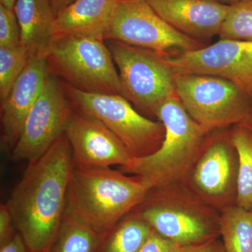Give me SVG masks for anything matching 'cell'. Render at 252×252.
Returning a JSON list of instances; mask_svg holds the SVG:
<instances>
[{
    "instance_id": "cell-22",
    "label": "cell",
    "mask_w": 252,
    "mask_h": 252,
    "mask_svg": "<svg viewBox=\"0 0 252 252\" xmlns=\"http://www.w3.org/2000/svg\"><path fill=\"white\" fill-rule=\"evenodd\" d=\"M31 56L23 46H0V102L9 94L11 88L27 65Z\"/></svg>"
},
{
    "instance_id": "cell-31",
    "label": "cell",
    "mask_w": 252,
    "mask_h": 252,
    "mask_svg": "<svg viewBox=\"0 0 252 252\" xmlns=\"http://www.w3.org/2000/svg\"><path fill=\"white\" fill-rule=\"evenodd\" d=\"M240 124L246 126L250 130L252 131V110L250 114H249L248 117Z\"/></svg>"
},
{
    "instance_id": "cell-12",
    "label": "cell",
    "mask_w": 252,
    "mask_h": 252,
    "mask_svg": "<svg viewBox=\"0 0 252 252\" xmlns=\"http://www.w3.org/2000/svg\"><path fill=\"white\" fill-rule=\"evenodd\" d=\"M164 58L176 74L223 78L252 99V41L220 39L211 46Z\"/></svg>"
},
{
    "instance_id": "cell-7",
    "label": "cell",
    "mask_w": 252,
    "mask_h": 252,
    "mask_svg": "<svg viewBox=\"0 0 252 252\" xmlns=\"http://www.w3.org/2000/svg\"><path fill=\"white\" fill-rule=\"evenodd\" d=\"M176 94L194 120L207 130L240 124L252 99L234 83L207 74H176Z\"/></svg>"
},
{
    "instance_id": "cell-14",
    "label": "cell",
    "mask_w": 252,
    "mask_h": 252,
    "mask_svg": "<svg viewBox=\"0 0 252 252\" xmlns=\"http://www.w3.org/2000/svg\"><path fill=\"white\" fill-rule=\"evenodd\" d=\"M49 75L45 56H32L7 97L1 102V140L5 147L14 148Z\"/></svg>"
},
{
    "instance_id": "cell-26",
    "label": "cell",
    "mask_w": 252,
    "mask_h": 252,
    "mask_svg": "<svg viewBox=\"0 0 252 252\" xmlns=\"http://www.w3.org/2000/svg\"><path fill=\"white\" fill-rule=\"evenodd\" d=\"M12 216L6 204L0 207V246L9 241L16 234Z\"/></svg>"
},
{
    "instance_id": "cell-11",
    "label": "cell",
    "mask_w": 252,
    "mask_h": 252,
    "mask_svg": "<svg viewBox=\"0 0 252 252\" xmlns=\"http://www.w3.org/2000/svg\"><path fill=\"white\" fill-rule=\"evenodd\" d=\"M74 112L63 81L49 73L12 149L13 160L29 162L44 154L64 133Z\"/></svg>"
},
{
    "instance_id": "cell-24",
    "label": "cell",
    "mask_w": 252,
    "mask_h": 252,
    "mask_svg": "<svg viewBox=\"0 0 252 252\" xmlns=\"http://www.w3.org/2000/svg\"><path fill=\"white\" fill-rule=\"evenodd\" d=\"M21 46V30L14 10L0 4V46Z\"/></svg>"
},
{
    "instance_id": "cell-32",
    "label": "cell",
    "mask_w": 252,
    "mask_h": 252,
    "mask_svg": "<svg viewBox=\"0 0 252 252\" xmlns=\"http://www.w3.org/2000/svg\"><path fill=\"white\" fill-rule=\"evenodd\" d=\"M216 1H220L221 3H224V4H233L235 3L240 2V1H245V0H216Z\"/></svg>"
},
{
    "instance_id": "cell-27",
    "label": "cell",
    "mask_w": 252,
    "mask_h": 252,
    "mask_svg": "<svg viewBox=\"0 0 252 252\" xmlns=\"http://www.w3.org/2000/svg\"><path fill=\"white\" fill-rule=\"evenodd\" d=\"M183 252H225L220 239H213L205 243L184 247Z\"/></svg>"
},
{
    "instance_id": "cell-10",
    "label": "cell",
    "mask_w": 252,
    "mask_h": 252,
    "mask_svg": "<svg viewBox=\"0 0 252 252\" xmlns=\"http://www.w3.org/2000/svg\"><path fill=\"white\" fill-rule=\"evenodd\" d=\"M109 39L166 56L205 47L165 22L145 0H118L104 35Z\"/></svg>"
},
{
    "instance_id": "cell-21",
    "label": "cell",
    "mask_w": 252,
    "mask_h": 252,
    "mask_svg": "<svg viewBox=\"0 0 252 252\" xmlns=\"http://www.w3.org/2000/svg\"><path fill=\"white\" fill-rule=\"evenodd\" d=\"M103 239L88 225L64 216L49 252H99Z\"/></svg>"
},
{
    "instance_id": "cell-8",
    "label": "cell",
    "mask_w": 252,
    "mask_h": 252,
    "mask_svg": "<svg viewBox=\"0 0 252 252\" xmlns=\"http://www.w3.org/2000/svg\"><path fill=\"white\" fill-rule=\"evenodd\" d=\"M119 72L124 97L147 114L177 95L176 74L164 55L122 41L105 40Z\"/></svg>"
},
{
    "instance_id": "cell-17",
    "label": "cell",
    "mask_w": 252,
    "mask_h": 252,
    "mask_svg": "<svg viewBox=\"0 0 252 252\" xmlns=\"http://www.w3.org/2000/svg\"><path fill=\"white\" fill-rule=\"evenodd\" d=\"M21 30V45L31 57L45 56L56 14L50 0H16L14 8Z\"/></svg>"
},
{
    "instance_id": "cell-6",
    "label": "cell",
    "mask_w": 252,
    "mask_h": 252,
    "mask_svg": "<svg viewBox=\"0 0 252 252\" xmlns=\"http://www.w3.org/2000/svg\"><path fill=\"white\" fill-rule=\"evenodd\" d=\"M66 96L75 112L103 123L122 141L132 158L152 155L165 140L163 124L137 112L119 94L83 92L63 81Z\"/></svg>"
},
{
    "instance_id": "cell-3",
    "label": "cell",
    "mask_w": 252,
    "mask_h": 252,
    "mask_svg": "<svg viewBox=\"0 0 252 252\" xmlns=\"http://www.w3.org/2000/svg\"><path fill=\"white\" fill-rule=\"evenodd\" d=\"M154 116L165 126L161 147L152 155L132 158L119 170L138 176L151 189L183 184L210 131L189 115L177 95L160 104Z\"/></svg>"
},
{
    "instance_id": "cell-28",
    "label": "cell",
    "mask_w": 252,
    "mask_h": 252,
    "mask_svg": "<svg viewBox=\"0 0 252 252\" xmlns=\"http://www.w3.org/2000/svg\"><path fill=\"white\" fill-rule=\"evenodd\" d=\"M0 252H31L22 236L16 233L11 240L0 246Z\"/></svg>"
},
{
    "instance_id": "cell-23",
    "label": "cell",
    "mask_w": 252,
    "mask_h": 252,
    "mask_svg": "<svg viewBox=\"0 0 252 252\" xmlns=\"http://www.w3.org/2000/svg\"><path fill=\"white\" fill-rule=\"evenodd\" d=\"M219 36L220 39L252 41V0L230 4Z\"/></svg>"
},
{
    "instance_id": "cell-16",
    "label": "cell",
    "mask_w": 252,
    "mask_h": 252,
    "mask_svg": "<svg viewBox=\"0 0 252 252\" xmlns=\"http://www.w3.org/2000/svg\"><path fill=\"white\" fill-rule=\"evenodd\" d=\"M118 0H75L56 14L52 36L72 34L104 39Z\"/></svg>"
},
{
    "instance_id": "cell-25",
    "label": "cell",
    "mask_w": 252,
    "mask_h": 252,
    "mask_svg": "<svg viewBox=\"0 0 252 252\" xmlns=\"http://www.w3.org/2000/svg\"><path fill=\"white\" fill-rule=\"evenodd\" d=\"M183 249L184 247L162 236L154 230L139 252H183Z\"/></svg>"
},
{
    "instance_id": "cell-15",
    "label": "cell",
    "mask_w": 252,
    "mask_h": 252,
    "mask_svg": "<svg viewBox=\"0 0 252 252\" xmlns=\"http://www.w3.org/2000/svg\"><path fill=\"white\" fill-rule=\"evenodd\" d=\"M165 22L196 40L220 34L230 5L216 0H145Z\"/></svg>"
},
{
    "instance_id": "cell-5",
    "label": "cell",
    "mask_w": 252,
    "mask_h": 252,
    "mask_svg": "<svg viewBox=\"0 0 252 252\" xmlns=\"http://www.w3.org/2000/svg\"><path fill=\"white\" fill-rule=\"evenodd\" d=\"M45 57L50 74L62 78L78 90L124 97L117 66L104 39L54 35Z\"/></svg>"
},
{
    "instance_id": "cell-13",
    "label": "cell",
    "mask_w": 252,
    "mask_h": 252,
    "mask_svg": "<svg viewBox=\"0 0 252 252\" xmlns=\"http://www.w3.org/2000/svg\"><path fill=\"white\" fill-rule=\"evenodd\" d=\"M76 167L125 166L132 157L114 132L94 117L74 111L65 131Z\"/></svg>"
},
{
    "instance_id": "cell-4",
    "label": "cell",
    "mask_w": 252,
    "mask_h": 252,
    "mask_svg": "<svg viewBox=\"0 0 252 252\" xmlns=\"http://www.w3.org/2000/svg\"><path fill=\"white\" fill-rule=\"evenodd\" d=\"M131 212L158 233L182 247L220 237V211L184 184L151 189Z\"/></svg>"
},
{
    "instance_id": "cell-18",
    "label": "cell",
    "mask_w": 252,
    "mask_h": 252,
    "mask_svg": "<svg viewBox=\"0 0 252 252\" xmlns=\"http://www.w3.org/2000/svg\"><path fill=\"white\" fill-rule=\"evenodd\" d=\"M153 230L146 220L130 212L103 239L99 252H139Z\"/></svg>"
},
{
    "instance_id": "cell-20",
    "label": "cell",
    "mask_w": 252,
    "mask_h": 252,
    "mask_svg": "<svg viewBox=\"0 0 252 252\" xmlns=\"http://www.w3.org/2000/svg\"><path fill=\"white\" fill-rule=\"evenodd\" d=\"M230 137L239 156L236 205L252 210V131L242 124L230 126Z\"/></svg>"
},
{
    "instance_id": "cell-9",
    "label": "cell",
    "mask_w": 252,
    "mask_h": 252,
    "mask_svg": "<svg viewBox=\"0 0 252 252\" xmlns=\"http://www.w3.org/2000/svg\"><path fill=\"white\" fill-rule=\"evenodd\" d=\"M230 128L209 132L183 183L219 211L236 205L239 156Z\"/></svg>"
},
{
    "instance_id": "cell-1",
    "label": "cell",
    "mask_w": 252,
    "mask_h": 252,
    "mask_svg": "<svg viewBox=\"0 0 252 252\" xmlns=\"http://www.w3.org/2000/svg\"><path fill=\"white\" fill-rule=\"evenodd\" d=\"M6 205L31 252H49L61 229L74 161L65 133L28 162Z\"/></svg>"
},
{
    "instance_id": "cell-19",
    "label": "cell",
    "mask_w": 252,
    "mask_h": 252,
    "mask_svg": "<svg viewBox=\"0 0 252 252\" xmlns=\"http://www.w3.org/2000/svg\"><path fill=\"white\" fill-rule=\"evenodd\" d=\"M220 236L225 252H252V210L234 205L220 210Z\"/></svg>"
},
{
    "instance_id": "cell-30",
    "label": "cell",
    "mask_w": 252,
    "mask_h": 252,
    "mask_svg": "<svg viewBox=\"0 0 252 252\" xmlns=\"http://www.w3.org/2000/svg\"><path fill=\"white\" fill-rule=\"evenodd\" d=\"M16 1V0H0V4H2L8 9L14 10Z\"/></svg>"
},
{
    "instance_id": "cell-29",
    "label": "cell",
    "mask_w": 252,
    "mask_h": 252,
    "mask_svg": "<svg viewBox=\"0 0 252 252\" xmlns=\"http://www.w3.org/2000/svg\"><path fill=\"white\" fill-rule=\"evenodd\" d=\"M50 1H51L53 9H54L56 16V14H59L60 11L72 4L75 0H50Z\"/></svg>"
},
{
    "instance_id": "cell-2",
    "label": "cell",
    "mask_w": 252,
    "mask_h": 252,
    "mask_svg": "<svg viewBox=\"0 0 252 252\" xmlns=\"http://www.w3.org/2000/svg\"><path fill=\"white\" fill-rule=\"evenodd\" d=\"M150 189L138 176L111 167L74 166L64 216L84 223L104 238L142 203Z\"/></svg>"
}]
</instances>
